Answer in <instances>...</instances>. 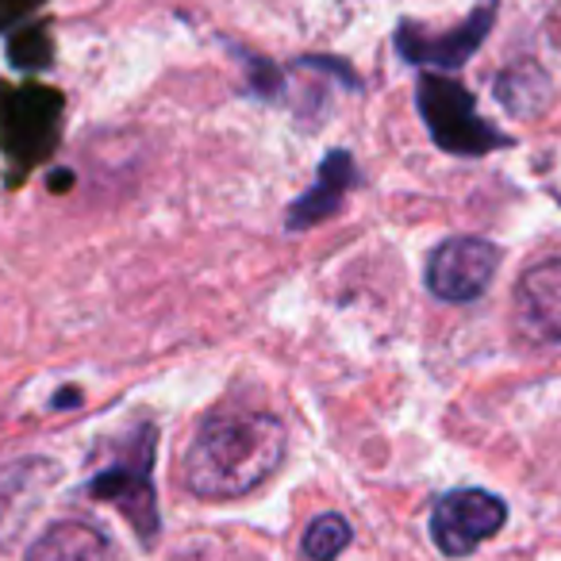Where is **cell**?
Here are the masks:
<instances>
[{
  "mask_svg": "<svg viewBox=\"0 0 561 561\" xmlns=\"http://www.w3.org/2000/svg\"><path fill=\"white\" fill-rule=\"evenodd\" d=\"M285 458V423L270 412L224 408L196 427L185 450V489L201 500H239L277 473Z\"/></svg>",
  "mask_w": 561,
  "mask_h": 561,
  "instance_id": "obj_1",
  "label": "cell"
},
{
  "mask_svg": "<svg viewBox=\"0 0 561 561\" xmlns=\"http://www.w3.org/2000/svg\"><path fill=\"white\" fill-rule=\"evenodd\" d=\"M150 466H154V431L142 427L139 438L127 443V450L116 461L101 469L89 481V496L104 500V504L119 507L127 523L135 527L142 546H154L162 519H158V500H154V481H150Z\"/></svg>",
  "mask_w": 561,
  "mask_h": 561,
  "instance_id": "obj_2",
  "label": "cell"
},
{
  "mask_svg": "<svg viewBox=\"0 0 561 561\" xmlns=\"http://www.w3.org/2000/svg\"><path fill=\"white\" fill-rule=\"evenodd\" d=\"M420 112L427 119L431 139L450 154H484L492 147H507V135L489 127L473 108V96L450 78L423 73L420 78Z\"/></svg>",
  "mask_w": 561,
  "mask_h": 561,
  "instance_id": "obj_3",
  "label": "cell"
},
{
  "mask_svg": "<svg viewBox=\"0 0 561 561\" xmlns=\"http://www.w3.org/2000/svg\"><path fill=\"white\" fill-rule=\"evenodd\" d=\"M507 523V504L484 489H454L435 500L431 538L446 558H466Z\"/></svg>",
  "mask_w": 561,
  "mask_h": 561,
  "instance_id": "obj_4",
  "label": "cell"
},
{
  "mask_svg": "<svg viewBox=\"0 0 561 561\" xmlns=\"http://www.w3.org/2000/svg\"><path fill=\"white\" fill-rule=\"evenodd\" d=\"M496 265L500 250L489 239L458 234V239H446L427 257V289L446 305H466V300H477L489 289Z\"/></svg>",
  "mask_w": 561,
  "mask_h": 561,
  "instance_id": "obj_5",
  "label": "cell"
},
{
  "mask_svg": "<svg viewBox=\"0 0 561 561\" xmlns=\"http://www.w3.org/2000/svg\"><path fill=\"white\" fill-rule=\"evenodd\" d=\"M55 481L58 466L50 458H20L0 469V550H12L27 535Z\"/></svg>",
  "mask_w": 561,
  "mask_h": 561,
  "instance_id": "obj_6",
  "label": "cell"
},
{
  "mask_svg": "<svg viewBox=\"0 0 561 561\" xmlns=\"http://www.w3.org/2000/svg\"><path fill=\"white\" fill-rule=\"evenodd\" d=\"M515 323L530 343H561V257L538 262L519 277Z\"/></svg>",
  "mask_w": 561,
  "mask_h": 561,
  "instance_id": "obj_7",
  "label": "cell"
},
{
  "mask_svg": "<svg viewBox=\"0 0 561 561\" xmlns=\"http://www.w3.org/2000/svg\"><path fill=\"white\" fill-rule=\"evenodd\" d=\"M492 16H496V4L484 0L481 9H477L466 24H458L446 35H423L415 24H400L397 47L408 62H431V66H446V70H454V66H466L469 55L484 43Z\"/></svg>",
  "mask_w": 561,
  "mask_h": 561,
  "instance_id": "obj_8",
  "label": "cell"
},
{
  "mask_svg": "<svg viewBox=\"0 0 561 561\" xmlns=\"http://www.w3.org/2000/svg\"><path fill=\"white\" fill-rule=\"evenodd\" d=\"M354 181H358L354 158L346 154V150H331V154L323 158V165H320V181H316V185L308 188L300 201H293L289 219H285V224H289V231H305V227L335 216V211L343 208L346 193L354 188Z\"/></svg>",
  "mask_w": 561,
  "mask_h": 561,
  "instance_id": "obj_9",
  "label": "cell"
},
{
  "mask_svg": "<svg viewBox=\"0 0 561 561\" xmlns=\"http://www.w3.org/2000/svg\"><path fill=\"white\" fill-rule=\"evenodd\" d=\"M27 561H124L112 538L93 523L62 519L47 527L27 550Z\"/></svg>",
  "mask_w": 561,
  "mask_h": 561,
  "instance_id": "obj_10",
  "label": "cell"
},
{
  "mask_svg": "<svg viewBox=\"0 0 561 561\" xmlns=\"http://www.w3.org/2000/svg\"><path fill=\"white\" fill-rule=\"evenodd\" d=\"M351 546V523L339 512H328L308 523L305 530V558L308 561H335Z\"/></svg>",
  "mask_w": 561,
  "mask_h": 561,
  "instance_id": "obj_11",
  "label": "cell"
}]
</instances>
